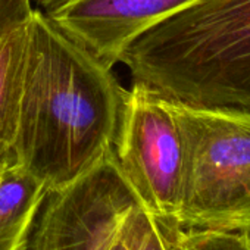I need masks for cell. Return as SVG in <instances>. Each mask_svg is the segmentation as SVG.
Returning a JSON list of instances; mask_svg holds the SVG:
<instances>
[{
    "label": "cell",
    "instance_id": "52a82bcc",
    "mask_svg": "<svg viewBox=\"0 0 250 250\" xmlns=\"http://www.w3.org/2000/svg\"><path fill=\"white\" fill-rule=\"evenodd\" d=\"M46 186L17 164L0 165V250H22L47 194Z\"/></svg>",
    "mask_w": 250,
    "mask_h": 250
},
{
    "label": "cell",
    "instance_id": "30bf717a",
    "mask_svg": "<svg viewBox=\"0 0 250 250\" xmlns=\"http://www.w3.org/2000/svg\"><path fill=\"white\" fill-rule=\"evenodd\" d=\"M121 238L130 250H167L153 215L143 206L128 216L121 231Z\"/></svg>",
    "mask_w": 250,
    "mask_h": 250
},
{
    "label": "cell",
    "instance_id": "7c38bea8",
    "mask_svg": "<svg viewBox=\"0 0 250 250\" xmlns=\"http://www.w3.org/2000/svg\"><path fill=\"white\" fill-rule=\"evenodd\" d=\"M33 2H36L42 9L49 11V9L55 8V6H58L59 3H62L63 0H33Z\"/></svg>",
    "mask_w": 250,
    "mask_h": 250
},
{
    "label": "cell",
    "instance_id": "5b68a950",
    "mask_svg": "<svg viewBox=\"0 0 250 250\" xmlns=\"http://www.w3.org/2000/svg\"><path fill=\"white\" fill-rule=\"evenodd\" d=\"M112 152L119 171L145 209L159 216H177L184 153L178 125L167 99L134 83L125 96Z\"/></svg>",
    "mask_w": 250,
    "mask_h": 250
},
{
    "label": "cell",
    "instance_id": "8992f818",
    "mask_svg": "<svg viewBox=\"0 0 250 250\" xmlns=\"http://www.w3.org/2000/svg\"><path fill=\"white\" fill-rule=\"evenodd\" d=\"M194 0H63L46 11L50 21L112 69L139 34Z\"/></svg>",
    "mask_w": 250,
    "mask_h": 250
},
{
    "label": "cell",
    "instance_id": "7a4b0ae2",
    "mask_svg": "<svg viewBox=\"0 0 250 250\" xmlns=\"http://www.w3.org/2000/svg\"><path fill=\"white\" fill-rule=\"evenodd\" d=\"M118 62L167 100L250 110V0H194L139 34Z\"/></svg>",
    "mask_w": 250,
    "mask_h": 250
},
{
    "label": "cell",
    "instance_id": "3957f363",
    "mask_svg": "<svg viewBox=\"0 0 250 250\" xmlns=\"http://www.w3.org/2000/svg\"><path fill=\"white\" fill-rule=\"evenodd\" d=\"M169 102L183 140L178 224L250 231V110Z\"/></svg>",
    "mask_w": 250,
    "mask_h": 250
},
{
    "label": "cell",
    "instance_id": "9c48e42d",
    "mask_svg": "<svg viewBox=\"0 0 250 250\" xmlns=\"http://www.w3.org/2000/svg\"><path fill=\"white\" fill-rule=\"evenodd\" d=\"M153 218L167 250H250V231L200 229L184 227L174 216L153 215Z\"/></svg>",
    "mask_w": 250,
    "mask_h": 250
},
{
    "label": "cell",
    "instance_id": "4fadbf2b",
    "mask_svg": "<svg viewBox=\"0 0 250 250\" xmlns=\"http://www.w3.org/2000/svg\"><path fill=\"white\" fill-rule=\"evenodd\" d=\"M112 250H130V247L125 244V241L121 238V235H119V241L113 246V249Z\"/></svg>",
    "mask_w": 250,
    "mask_h": 250
},
{
    "label": "cell",
    "instance_id": "277c9868",
    "mask_svg": "<svg viewBox=\"0 0 250 250\" xmlns=\"http://www.w3.org/2000/svg\"><path fill=\"white\" fill-rule=\"evenodd\" d=\"M140 206L110 149L75 181L47 191L22 250H112Z\"/></svg>",
    "mask_w": 250,
    "mask_h": 250
},
{
    "label": "cell",
    "instance_id": "6da1fadb",
    "mask_svg": "<svg viewBox=\"0 0 250 250\" xmlns=\"http://www.w3.org/2000/svg\"><path fill=\"white\" fill-rule=\"evenodd\" d=\"M125 96L110 68L34 9L12 162L49 191L71 184L113 147Z\"/></svg>",
    "mask_w": 250,
    "mask_h": 250
},
{
    "label": "cell",
    "instance_id": "8fae6325",
    "mask_svg": "<svg viewBox=\"0 0 250 250\" xmlns=\"http://www.w3.org/2000/svg\"><path fill=\"white\" fill-rule=\"evenodd\" d=\"M33 0H0V40L27 24L34 12Z\"/></svg>",
    "mask_w": 250,
    "mask_h": 250
},
{
    "label": "cell",
    "instance_id": "ba28073f",
    "mask_svg": "<svg viewBox=\"0 0 250 250\" xmlns=\"http://www.w3.org/2000/svg\"><path fill=\"white\" fill-rule=\"evenodd\" d=\"M28 56V22L0 40V165L12 159Z\"/></svg>",
    "mask_w": 250,
    "mask_h": 250
}]
</instances>
